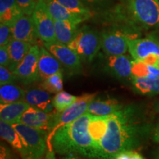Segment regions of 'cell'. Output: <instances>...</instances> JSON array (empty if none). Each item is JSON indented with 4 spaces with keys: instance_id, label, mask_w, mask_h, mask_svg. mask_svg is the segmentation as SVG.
Returning <instances> with one entry per match:
<instances>
[{
    "instance_id": "cell-12",
    "label": "cell",
    "mask_w": 159,
    "mask_h": 159,
    "mask_svg": "<svg viewBox=\"0 0 159 159\" xmlns=\"http://www.w3.org/2000/svg\"><path fill=\"white\" fill-rule=\"evenodd\" d=\"M132 60L128 56L106 55L105 69L109 74L122 80L132 79Z\"/></svg>"
},
{
    "instance_id": "cell-11",
    "label": "cell",
    "mask_w": 159,
    "mask_h": 159,
    "mask_svg": "<svg viewBox=\"0 0 159 159\" xmlns=\"http://www.w3.org/2000/svg\"><path fill=\"white\" fill-rule=\"evenodd\" d=\"M55 111L56 110L52 113H46L35 107L30 106L21 116L19 122L38 130L50 132Z\"/></svg>"
},
{
    "instance_id": "cell-28",
    "label": "cell",
    "mask_w": 159,
    "mask_h": 159,
    "mask_svg": "<svg viewBox=\"0 0 159 159\" xmlns=\"http://www.w3.org/2000/svg\"><path fill=\"white\" fill-rule=\"evenodd\" d=\"M77 98L78 97L75 95L69 94L64 91H61L57 93L53 97L52 102L55 110L58 112H63L75 102H76Z\"/></svg>"
},
{
    "instance_id": "cell-35",
    "label": "cell",
    "mask_w": 159,
    "mask_h": 159,
    "mask_svg": "<svg viewBox=\"0 0 159 159\" xmlns=\"http://www.w3.org/2000/svg\"><path fill=\"white\" fill-rule=\"evenodd\" d=\"M36 108L39 110L43 111L46 113H52L54 111V105H53L52 100H48L47 102H44L41 104H40L36 107Z\"/></svg>"
},
{
    "instance_id": "cell-24",
    "label": "cell",
    "mask_w": 159,
    "mask_h": 159,
    "mask_svg": "<svg viewBox=\"0 0 159 159\" xmlns=\"http://www.w3.org/2000/svg\"><path fill=\"white\" fill-rule=\"evenodd\" d=\"M131 82L133 88L139 94L148 96L159 94V78L133 77Z\"/></svg>"
},
{
    "instance_id": "cell-9",
    "label": "cell",
    "mask_w": 159,
    "mask_h": 159,
    "mask_svg": "<svg viewBox=\"0 0 159 159\" xmlns=\"http://www.w3.org/2000/svg\"><path fill=\"white\" fill-rule=\"evenodd\" d=\"M43 47L57 59L69 72L78 75L82 72V60L78 55L67 45L58 42L43 43Z\"/></svg>"
},
{
    "instance_id": "cell-17",
    "label": "cell",
    "mask_w": 159,
    "mask_h": 159,
    "mask_svg": "<svg viewBox=\"0 0 159 159\" xmlns=\"http://www.w3.org/2000/svg\"><path fill=\"white\" fill-rule=\"evenodd\" d=\"M108 116H100L91 115L89 119L88 130L94 147L98 151L99 158L101 142L106 135L108 130Z\"/></svg>"
},
{
    "instance_id": "cell-25",
    "label": "cell",
    "mask_w": 159,
    "mask_h": 159,
    "mask_svg": "<svg viewBox=\"0 0 159 159\" xmlns=\"http://www.w3.org/2000/svg\"><path fill=\"white\" fill-rule=\"evenodd\" d=\"M26 91L19 85L9 83L0 87L1 104L13 103L25 101Z\"/></svg>"
},
{
    "instance_id": "cell-23",
    "label": "cell",
    "mask_w": 159,
    "mask_h": 159,
    "mask_svg": "<svg viewBox=\"0 0 159 159\" xmlns=\"http://www.w3.org/2000/svg\"><path fill=\"white\" fill-rule=\"evenodd\" d=\"M24 14L16 0H0V21L2 23L12 27Z\"/></svg>"
},
{
    "instance_id": "cell-13",
    "label": "cell",
    "mask_w": 159,
    "mask_h": 159,
    "mask_svg": "<svg viewBox=\"0 0 159 159\" xmlns=\"http://www.w3.org/2000/svg\"><path fill=\"white\" fill-rule=\"evenodd\" d=\"M128 51L134 60L142 61L148 55H159V44L154 35L144 39H128Z\"/></svg>"
},
{
    "instance_id": "cell-2",
    "label": "cell",
    "mask_w": 159,
    "mask_h": 159,
    "mask_svg": "<svg viewBox=\"0 0 159 159\" xmlns=\"http://www.w3.org/2000/svg\"><path fill=\"white\" fill-rule=\"evenodd\" d=\"M91 116L83 114L55 131L50 139L52 148L57 153L77 154L89 158H99L98 151L88 130Z\"/></svg>"
},
{
    "instance_id": "cell-20",
    "label": "cell",
    "mask_w": 159,
    "mask_h": 159,
    "mask_svg": "<svg viewBox=\"0 0 159 159\" xmlns=\"http://www.w3.org/2000/svg\"><path fill=\"white\" fill-rule=\"evenodd\" d=\"M30 106V105L25 101L1 104L0 105L1 120L5 121L11 125L19 122L21 116Z\"/></svg>"
},
{
    "instance_id": "cell-32",
    "label": "cell",
    "mask_w": 159,
    "mask_h": 159,
    "mask_svg": "<svg viewBox=\"0 0 159 159\" xmlns=\"http://www.w3.org/2000/svg\"><path fill=\"white\" fill-rule=\"evenodd\" d=\"M16 80H17V77L13 71H12L8 67L3 66H0V85L13 83Z\"/></svg>"
},
{
    "instance_id": "cell-10",
    "label": "cell",
    "mask_w": 159,
    "mask_h": 159,
    "mask_svg": "<svg viewBox=\"0 0 159 159\" xmlns=\"http://www.w3.org/2000/svg\"><path fill=\"white\" fill-rule=\"evenodd\" d=\"M128 34L118 30L101 33V48L106 55H122L128 51Z\"/></svg>"
},
{
    "instance_id": "cell-31",
    "label": "cell",
    "mask_w": 159,
    "mask_h": 159,
    "mask_svg": "<svg viewBox=\"0 0 159 159\" xmlns=\"http://www.w3.org/2000/svg\"><path fill=\"white\" fill-rule=\"evenodd\" d=\"M13 39L12 27L5 23L0 24V46H6Z\"/></svg>"
},
{
    "instance_id": "cell-22",
    "label": "cell",
    "mask_w": 159,
    "mask_h": 159,
    "mask_svg": "<svg viewBox=\"0 0 159 159\" xmlns=\"http://www.w3.org/2000/svg\"><path fill=\"white\" fill-rule=\"evenodd\" d=\"M55 33L57 42L68 45L78 31L79 24L69 21L54 20Z\"/></svg>"
},
{
    "instance_id": "cell-6",
    "label": "cell",
    "mask_w": 159,
    "mask_h": 159,
    "mask_svg": "<svg viewBox=\"0 0 159 159\" xmlns=\"http://www.w3.org/2000/svg\"><path fill=\"white\" fill-rule=\"evenodd\" d=\"M96 95L97 93L83 94L79 97L76 102L63 112L55 111V116L52 123V130L49 132V136L47 137V143H49L52 136L57 129L86 114L89 105L96 98Z\"/></svg>"
},
{
    "instance_id": "cell-1",
    "label": "cell",
    "mask_w": 159,
    "mask_h": 159,
    "mask_svg": "<svg viewBox=\"0 0 159 159\" xmlns=\"http://www.w3.org/2000/svg\"><path fill=\"white\" fill-rule=\"evenodd\" d=\"M154 130L142 108L135 104L123 105L108 116V130L101 142L99 159H114L119 152L141 148Z\"/></svg>"
},
{
    "instance_id": "cell-29",
    "label": "cell",
    "mask_w": 159,
    "mask_h": 159,
    "mask_svg": "<svg viewBox=\"0 0 159 159\" xmlns=\"http://www.w3.org/2000/svg\"><path fill=\"white\" fill-rule=\"evenodd\" d=\"M56 1L74 13L90 16H92L90 8L85 5L82 0H56Z\"/></svg>"
},
{
    "instance_id": "cell-39",
    "label": "cell",
    "mask_w": 159,
    "mask_h": 159,
    "mask_svg": "<svg viewBox=\"0 0 159 159\" xmlns=\"http://www.w3.org/2000/svg\"><path fill=\"white\" fill-rule=\"evenodd\" d=\"M152 139H153V141L155 142L158 143L159 144V121L158 125H157L156 129H155L153 136H152Z\"/></svg>"
},
{
    "instance_id": "cell-26",
    "label": "cell",
    "mask_w": 159,
    "mask_h": 159,
    "mask_svg": "<svg viewBox=\"0 0 159 159\" xmlns=\"http://www.w3.org/2000/svg\"><path fill=\"white\" fill-rule=\"evenodd\" d=\"M52 96L50 92L43 89H32L26 91L25 102L30 106L36 108L41 103L51 100Z\"/></svg>"
},
{
    "instance_id": "cell-44",
    "label": "cell",
    "mask_w": 159,
    "mask_h": 159,
    "mask_svg": "<svg viewBox=\"0 0 159 159\" xmlns=\"http://www.w3.org/2000/svg\"><path fill=\"white\" fill-rule=\"evenodd\" d=\"M155 38H156V41H157V42H158V43L159 44V39H158V38H157L156 36H154Z\"/></svg>"
},
{
    "instance_id": "cell-45",
    "label": "cell",
    "mask_w": 159,
    "mask_h": 159,
    "mask_svg": "<svg viewBox=\"0 0 159 159\" xmlns=\"http://www.w3.org/2000/svg\"><path fill=\"white\" fill-rule=\"evenodd\" d=\"M11 159H17V158H12Z\"/></svg>"
},
{
    "instance_id": "cell-14",
    "label": "cell",
    "mask_w": 159,
    "mask_h": 159,
    "mask_svg": "<svg viewBox=\"0 0 159 159\" xmlns=\"http://www.w3.org/2000/svg\"><path fill=\"white\" fill-rule=\"evenodd\" d=\"M13 39L36 44L39 35L35 30L32 16L24 14L12 26Z\"/></svg>"
},
{
    "instance_id": "cell-16",
    "label": "cell",
    "mask_w": 159,
    "mask_h": 159,
    "mask_svg": "<svg viewBox=\"0 0 159 159\" xmlns=\"http://www.w3.org/2000/svg\"><path fill=\"white\" fill-rule=\"evenodd\" d=\"M44 1L49 13L54 20L73 21L80 25L91 17L90 16L79 14L69 11L56 0H44Z\"/></svg>"
},
{
    "instance_id": "cell-41",
    "label": "cell",
    "mask_w": 159,
    "mask_h": 159,
    "mask_svg": "<svg viewBox=\"0 0 159 159\" xmlns=\"http://www.w3.org/2000/svg\"><path fill=\"white\" fill-rule=\"evenodd\" d=\"M61 159H82V158H79V157H77V156H73V155H68L67 156H66V157H64V158H63Z\"/></svg>"
},
{
    "instance_id": "cell-27",
    "label": "cell",
    "mask_w": 159,
    "mask_h": 159,
    "mask_svg": "<svg viewBox=\"0 0 159 159\" xmlns=\"http://www.w3.org/2000/svg\"><path fill=\"white\" fill-rule=\"evenodd\" d=\"M41 83V87L44 90L50 93H57L63 91V71L57 73L52 76L47 77L43 80Z\"/></svg>"
},
{
    "instance_id": "cell-43",
    "label": "cell",
    "mask_w": 159,
    "mask_h": 159,
    "mask_svg": "<svg viewBox=\"0 0 159 159\" xmlns=\"http://www.w3.org/2000/svg\"><path fill=\"white\" fill-rule=\"evenodd\" d=\"M154 159H159V150L156 151V155L154 156Z\"/></svg>"
},
{
    "instance_id": "cell-30",
    "label": "cell",
    "mask_w": 159,
    "mask_h": 159,
    "mask_svg": "<svg viewBox=\"0 0 159 159\" xmlns=\"http://www.w3.org/2000/svg\"><path fill=\"white\" fill-rule=\"evenodd\" d=\"M150 75L149 66L142 61H132V76L134 77H146Z\"/></svg>"
},
{
    "instance_id": "cell-33",
    "label": "cell",
    "mask_w": 159,
    "mask_h": 159,
    "mask_svg": "<svg viewBox=\"0 0 159 159\" xmlns=\"http://www.w3.org/2000/svg\"><path fill=\"white\" fill-rule=\"evenodd\" d=\"M39 0H16L20 9L25 15L32 16Z\"/></svg>"
},
{
    "instance_id": "cell-3",
    "label": "cell",
    "mask_w": 159,
    "mask_h": 159,
    "mask_svg": "<svg viewBox=\"0 0 159 159\" xmlns=\"http://www.w3.org/2000/svg\"><path fill=\"white\" fill-rule=\"evenodd\" d=\"M67 46L79 55L83 62H91L101 48V34L88 26H83Z\"/></svg>"
},
{
    "instance_id": "cell-8",
    "label": "cell",
    "mask_w": 159,
    "mask_h": 159,
    "mask_svg": "<svg viewBox=\"0 0 159 159\" xmlns=\"http://www.w3.org/2000/svg\"><path fill=\"white\" fill-rule=\"evenodd\" d=\"M40 47L35 44L31 47L21 62L13 71L17 80L24 85H30L39 80V58Z\"/></svg>"
},
{
    "instance_id": "cell-37",
    "label": "cell",
    "mask_w": 159,
    "mask_h": 159,
    "mask_svg": "<svg viewBox=\"0 0 159 159\" xmlns=\"http://www.w3.org/2000/svg\"><path fill=\"white\" fill-rule=\"evenodd\" d=\"M134 150H125L119 152L114 156V159H131Z\"/></svg>"
},
{
    "instance_id": "cell-4",
    "label": "cell",
    "mask_w": 159,
    "mask_h": 159,
    "mask_svg": "<svg viewBox=\"0 0 159 159\" xmlns=\"http://www.w3.org/2000/svg\"><path fill=\"white\" fill-rule=\"evenodd\" d=\"M22 139L27 150L28 159H43L47 144V133L45 131L31 128L21 123L12 124Z\"/></svg>"
},
{
    "instance_id": "cell-40",
    "label": "cell",
    "mask_w": 159,
    "mask_h": 159,
    "mask_svg": "<svg viewBox=\"0 0 159 159\" xmlns=\"http://www.w3.org/2000/svg\"><path fill=\"white\" fill-rule=\"evenodd\" d=\"M131 159H145V158L140 153H139L138 152L134 150V152H133V154H132V157H131Z\"/></svg>"
},
{
    "instance_id": "cell-19",
    "label": "cell",
    "mask_w": 159,
    "mask_h": 159,
    "mask_svg": "<svg viewBox=\"0 0 159 159\" xmlns=\"http://www.w3.org/2000/svg\"><path fill=\"white\" fill-rule=\"evenodd\" d=\"M120 104L115 99H94L89 105L86 114L94 116H110L122 108Z\"/></svg>"
},
{
    "instance_id": "cell-7",
    "label": "cell",
    "mask_w": 159,
    "mask_h": 159,
    "mask_svg": "<svg viewBox=\"0 0 159 159\" xmlns=\"http://www.w3.org/2000/svg\"><path fill=\"white\" fill-rule=\"evenodd\" d=\"M39 38L43 43L56 42L54 19L47 8L44 0H39L32 14Z\"/></svg>"
},
{
    "instance_id": "cell-5",
    "label": "cell",
    "mask_w": 159,
    "mask_h": 159,
    "mask_svg": "<svg viewBox=\"0 0 159 159\" xmlns=\"http://www.w3.org/2000/svg\"><path fill=\"white\" fill-rule=\"evenodd\" d=\"M128 11L137 23L159 28V0H128Z\"/></svg>"
},
{
    "instance_id": "cell-42",
    "label": "cell",
    "mask_w": 159,
    "mask_h": 159,
    "mask_svg": "<svg viewBox=\"0 0 159 159\" xmlns=\"http://www.w3.org/2000/svg\"><path fill=\"white\" fill-rule=\"evenodd\" d=\"M154 109L157 113H159V100L156 103V105H155Z\"/></svg>"
},
{
    "instance_id": "cell-15",
    "label": "cell",
    "mask_w": 159,
    "mask_h": 159,
    "mask_svg": "<svg viewBox=\"0 0 159 159\" xmlns=\"http://www.w3.org/2000/svg\"><path fill=\"white\" fill-rule=\"evenodd\" d=\"M61 71H63L61 63L44 47H40L39 58V80H43Z\"/></svg>"
},
{
    "instance_id": "cell-38",
    "label": "cell",
    "mask_w": 159,
    "mask_h": 159,
    "mask_svg": "<svg viewBox=\"0 0 159 159\" xmlns=\"http://www.w3.org/2000/svg\"><path fill=\"white\" fill-rule=\"evenodd\" d=\"M13 157L11 156V151L7 147L2 144H1V156H0V159H11Z\"/></svg>"
},
{
    "instance_id": "cell-21",
    "label": "cell",
    "mask_w": 159,
    "mask_h": 159,
    "mask_svg": "<svg viewBox=\"0 0 159 159\" xmlns=\"http://www.w3.org/2000/svg\"><path fill=\"white\" fill-rule=\"evenodd\" d=\"M32 46L33 45L28 42L15 39H12L11 42L7 44L10 55V64L8 68L12 71H14L19 63L21 62Z\"/></svg>"
},
{
    "instance_id": "cell-36",
    "label": "cell",
    "mask_w": 159,
    "mask_h": 159,
    "mask_svg": "<svg viewBox=\"0 0 159 159\" xmlns=\"http://www.w3.org/2000/svg\"><path fill=\"white\" fill-rule=\"evenodd\" d=\"M82 1L88 7L89 6L91 7H99L108 2L109 0H82Z\"/></svg>"
},
{
    "instance_id": "cell-34",
    "label": "cell",
    "mask_w": 159,
    "mask_h": 159,
    "mask_svg": "<svg viewBox=\"0 0 159 159\" xmlns=\"http://www.w3.org/2000/svg\"><path fill=\"white\" fill-rule=\"evenodd\" d=\"M10 64V55L7 45L0 46V65L8 67Z\"/></svg>"
},
{
    "instance_id": "cell-18",
    "label": "cell",
    "mask_w": 159,
    "mask_h": 159,
    "mask_svg": "<svg viewBox=\"0 0 159 159\" xmlns=\"http://www.w3.org/2000/svg\"><path fill=\"white\" fill-rule=\"evenodd\" d=\"M0 136L21 154V158L28 159V155L22 139L11 124L2 120L0 121Z\"/></svg>"
}]
</instances>
